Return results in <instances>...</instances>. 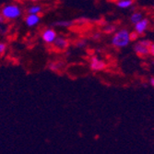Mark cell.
Returning a JSON list of instances; mask_svg holds the SVG:
<instances>
[{"label": "cell", "instance_id": "9a60e30c", "mask_svg": "<svg viewBox=\"0 0 154 154\" xmlns=\"http://www.w3.org/2000/svg\"><path fill=\"white\" fill-rule=\"evenodd\" d=\"M88 43L85 39H81V40H79L77 43H76V46L78 48H85L87 46Z\"/></svg>", "mask_w": 154, "mask_h": 154}, {"label": "cell", "instance_id": "52a82bcc", "mask_svg": "<svg viewBox=\"0 0 154 154\" xmlns=\"http://www.w3.org/2000/svg\"><path fill=\"white\" fill-rule=\"evenodd\" d=\"M149 25V20L148 19H142L136 24H134V32H136L138 36L142 35L147 30Z\"/></svg>", "mask_w": 154, "mask_h": 154}, {"label": "cell", "instance_id": "5b68a950", "mask_svg": "<svg viewBox=\"0 0 154 154\" xmlns=\"http://www.w3.org/2000/svg\"><path fill=\"white\" fill-rule=\"evenodd\" d=\"M90 67L92 71H102L106 67V63L98 57H92L90 59Z\"/></svg>", "mask_w": 154, "mask_h": 154}, {"label": "cell", "instance_id": "ffe728a7", "mask_svg": "<svg viewBox=\"0 0 154 154\" xmlns=\"http://www.w3.org/2000/svg\"><path fill=\"white\" fill-rule=\"evenodd\" d=\"M149 82V84H150V85H151L152 87H154V77H153V78H150Z\"/></svg>", "mask_w": 154, "mask_h": 154}, {"label": "cell", "instance_id": "30bf717a", "mask_svg": "<svg viewBox=\"0 0 154 154\" xmlns=\"http://www.w3.org/2000/svg\"><path fill=\"white\" fill-rule=\"evenodd\" d=\"M42 12H43V7L39 4H33L27 8V14H38V15H41Z\"/></svg>", "mask_w": 154, "mask_h": 154}, {"label": "cell", "instance_id": "9c48e42d", "mask_svg": "<svg viewBox=\"0 0 154 154\" xmlns=\"http://www.w3.org/2000/svg\"><path fill=\"white\" fill-rule=\"evenodd\" d=\"M135 0H117L116 6L119 8L125 9V8H129L134 5Z\"/></svg>", "mask_w": 154, "mask_h": 154}, {"label": "cell", "instance_id": "8992f818", "mask_svg": "<svg viewBox=\"0 0 154 154\" xmlns=\"http://www.w3.org/2000/svg\"><path fill=\"white\" fill-rule=\"evenodd\" d=\"M69 46V41L63 36H57L53 43V47L57 51H64Z\"/></svg>", "mask_w": 154, "mask_h": 154}, {"label": "cell", "instance_id": "7c38bea8", "mask_svg": "<svg viewBox=\"0 0 154 154\" xmlns=\"http://www.w3.org/2000/svg\"><path fill=\"white\" fill-rule=\"evenodd\" d=\"M74 24H75L74 20H58L54 23V26L61 27V28H70Z\"/></svg>", "mask_w": 154, "mask_h": 154}, {"label": "cell", "instance_id": "7402d4cb", "mask_svg": "<svg viewBox=\"0 0 154 154\" xmlns=\"http://www.w3.org/2000/svg\"><path fill=\"white\" fill-rule=\"evenodd\" d=\"M116 1H117V0H116Z\"/></svg>", "mask_w": 154, "mask_h": 154}, {"label": "cell", "instance_id": "277c9868", "mask_svg": "<svg viewBox=\"0 0 154 154\" xmlns=\"http://www.w3.org/2000/svg\"><path fill=\"white\" fill-rule=\"evenodd\" d=\"M57 37V33L53 28H46L41 33V38L44 43L46 45H53L55 38Z\"/></svg>", "mask_w": 154, "mask_h": 154}, {"label": "cell", "instance_id": "2e32d148", "mask_svg": "<svg viewBox=\"0 0 154 154\" xmlns=\"http://www.w3.org/2000/svg\"><path fill=\"white\" fill-rule=\"evenodd\" d=\"M7 44L6 43H3V42H0V55H3L6 51H7Z\"/></svg>", "mask_w": 154, "mask_h": 154}, {"label": "cell", "instance_id": "e0dca14e", "mask_svg": "<svg viewBox=\"0 0 154 154\" xmlns=\"http://www.w3.org/2000/svg\"><path fill=\"white\" fill-rule=\"evenodd\" d=\"M5 22L6 20L3 19L1 14H0V32H5Z\"/></svg>", "mask_w": 154, "mask_h": 154}, {"label": "cell", "instance_id": "7a4b0ae2", "mask_svg": "<svg viewBox=\"0 0 154 154\" xmlns=\"http://www.w3.org/2000/svg\"><path fill=\"white\" fill-rule=\"evenodd\" d=\"M131 41V33L127 29H120L115 32L111 40V44L116 48H125L130 44Z\"/></svg>", "mask_w": 154, "mask_h": 154}, {"label": "cell", "instance_id": "ac0fdd59", "mask_svg": "<svg viewBox=\"0 0 154 154\" xmlns=\"http://www.w3.org/2000/svg\"><path fill=\"white\" fill-rule=\"evenodd\" d=\"M149 54H151L152 57H154V44H150L149 45Z\"/></svg>", "mask_w": 154, "mask_h": 154}, {"label": "cell", "instance_id": "ba28073f", "mask_svg": "<svg viewBox=\"0 0 154 154\" xmlns=\"http://www.w3.org/2000/svg\"><path fill=\"white\" fill-rule=\"evenodd\" d=\"M25 24L29 28H34L41 22V16L38 14H27L24 19Z\"/></svg>", "mask_w": 154, "mask_h": 154}, {"label": "cell", "instance_id": "6da1fadb", "mask_svg": "<svg viewBox=\"0 0 154 154\" xmlns=\"http://www.w3.org/2000/svg\"><path fill=\"white\" fill-rule=\"evenodd\" d=\"M0 14L6 21H14L22 17L23 9L17 3H8L1 8Z\"/></svg>", "mask_w": 154, "mask_h": 154}, {"label": "cell", "instance_id": "3957f363", "mask_svg": "<svg viewBox=\"0 0 154 154\" xmlns=\"http://www.w3.org/2000/svg\"><path fill=\"white\" fill-rule=\"evenodd\" d=\"M150 42L146 39H142L137 41V43L134 45V52L139 55V57H146V55L149 54V45Z\"/></svg>", "mask_w": 154, "mask_h": 154}, {"label": "cell", "instance_id": "8fae6325", "mask_svg": "<svg viewBox=\"0 0 154 154\" xmlns=\"http://www.w3.org/2000/svg\"><path fill=\"white\" fill-rule=\"evenodd\" d=\"M64 67V63L61 61H54L49 64V69L54 72H59Z\"/></svg>", "mask_w": 154, "mask_h": 154}, {"label": "cell", "instance_id": "44dd1931", "mask_svg": "<svg viewBox=\"0 0 154 154\" xmlns=\"http://www.w3.org/2000/svg\"><path fill=\"white\" fill-rule=\"evenodd\" d=\"M28 1H30V2H32V3H37L39 0H28Z\"/></svg>", "mask_w": 154, "mask_h": 154}, {"label": "cell", "instance_id": "4fadbf2b", "mask_svg": "<svg viewBox=\"0 0 154 154\" xmlns=\"http://www.w3.org/2000/svg\"><path fill=\"white\" fill-rule=\"evenodd\" d=\"M143 19V14L141 12H134L131 14V16H130V22L132 24H136L137 22H138L139 20H141Z\"/></svg>", "mask_w": 154, "mask_h": 154}, {"label": "cell", "instance_id": "d6986e66", "mask_svg": "<svg viewBox=\"0 0 154 154\" xmlns=\"http://www.w3.org/2000/svg\"><path fill=\"white\" fill-rule=\"evenodd\" d=\"M101 37H102V35H101V33H99V32H96V33H94V34L92 35V38H93L94 40H99Z\"/></svg>", "mask_w": 154, "mask_h": 154}, {"label": "cell", "instance_id": "5bb4252c", "mask_svg": "<svg viewBox=\"0 0 154 154\" xmlns=\"http://www.w3.org/2000/svg\"><path fill=\"white\" fill-rule=\"evenodd\" d=\"M103 31L107 33H112V32H116V26L113 25V24H108L103 28Z\"/></svg>", "mask_w": 154, "mask_h": 154}]
</instances>
